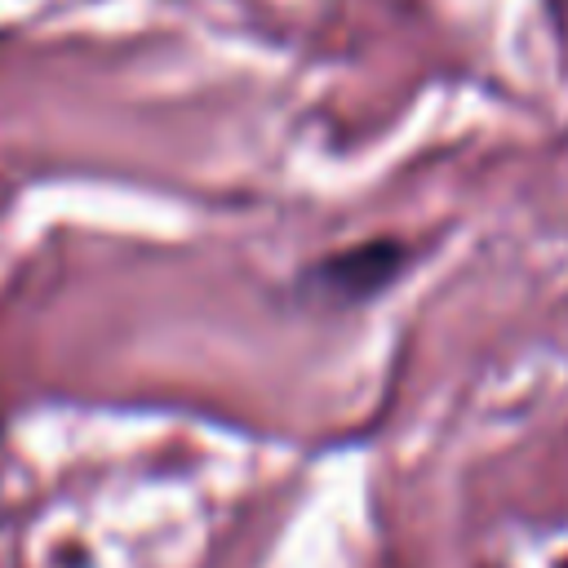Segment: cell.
Here are the masks:
<instances>
[{
	"label": "cell",
	"mask_w": 568,
	"mask_h": 568,
	"mask_svg": "<svg viewBox=\"0 0 568 568\" xmlns=\"http://www.w3.org/2000/svg\"><path fill=\"white\" fill-rule=\"evenodd\" d=\"M408 266V248L399 240H368L355 248H342L324 262H315L302 275V293L320 297V302H368L373 293H382L386 284L399 280V271Z\"/></svg>",
	"instance_id": "cell-1"
}]
</instances>
